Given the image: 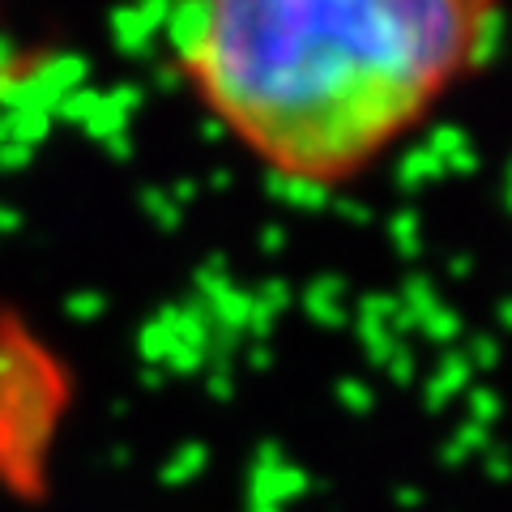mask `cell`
<instances>
[{"label": "cell", "mask_w": 512, "mask_h": 512, "mask_svg": "<svg viewBox=\"0 0 512 512\" xmlns=\"http://www.w3.org/2000/svg\"><path fill=\"white\" fill-rule=\"evenodd\" d=\"M197 73L286 180L325 184L427 107L466 52V0H210ZM483 9V5H478Z\"/></svg>", "instance_id": "6da1fadb"}, {"label": "cell", "mask_w": 512, "mask_h": 512, "mask_svg": "<svg viewBox=\"0 0 512 512\" xmlns=\"http://www.w3.org/2000/svg\"><path fill=\"white\" fill-rule=\"evenodd\" d=\"M167 39L180 56V69H192L201 60V52L210 47L214 35V5L210 0H171V13H167Z\"/></svg>", "instance_id": "7a4b0ae2"}, {"label": "cell", "mask_w": 512, "mask_h": 512, "mask_svg": "<svg viewBox=\"0 0 512 512\" xmlns=\"http://www.w3.org/2000/svg\"><path fill=\"white\" fill-rule=\"evenodd\" d=\"M508 35V22H504V9L487 0L483 9L470 13V26H466V52H461V64H474V69H487V64L500 56Z\"/></svg>", "instance_id": "3957f363"}, {"label": "cell", "mask_w": 512, "mask_h": 512, "mask_svg": "<svg viewBox=\"0 0 512 512\" xmlns=\"http://www.w3.org/2000/svg\"><path fill=\"white\" fill-rule=\"evenodd\" d=\"M111 30H116L120 52H128V56H146L158 26H154L137 5H128V9H116V18H111Z\"/></svg>", "instance_id": "277c9868"}, {"label": "cell", "mask_w": 512, "mask_h": 512, "mask_svg": "<svg viewBox=\"0 0 512 512\" xmlns=\"http://www.w3.org/2000/svg\"><path fill=\"white\" fill-rule=\"evenodd\" d=\"M444 175V158H436L427 146L423 150H410L402 158V171H397V180H402V188H419L427 180H440Z\"/></svg>", "instance_id": "5b68a950"}, {"label": "cell", "mask_w": 512, "mask_h": 512, "mask_svg": "<svg viewBox=\"0 0 512 512\" xmlns=\"http://www.w3.org/2000/svg\"><path fill=\"white\" fill-rule=\"evenodd\" d=\"M427 150L436 154V158H453V154L466 150V133H461L457 124H444V128H436V133H431Z\"/></svg>", "instance_id": "8992f818"}, {"label": "cell", "mask_w": 512, "mask_h": 512, "mask_svg": "<svg viewBox=\"0 0 512 512\" xmlns=\"http://www.w3.org/2000/svg\"><path fill=\"white\" fill-rule=\"evenodd\" d=\"M508 201H512V180H508Z\"/></svg>", "instance_id": "52a82bcc"}]
</instances>
